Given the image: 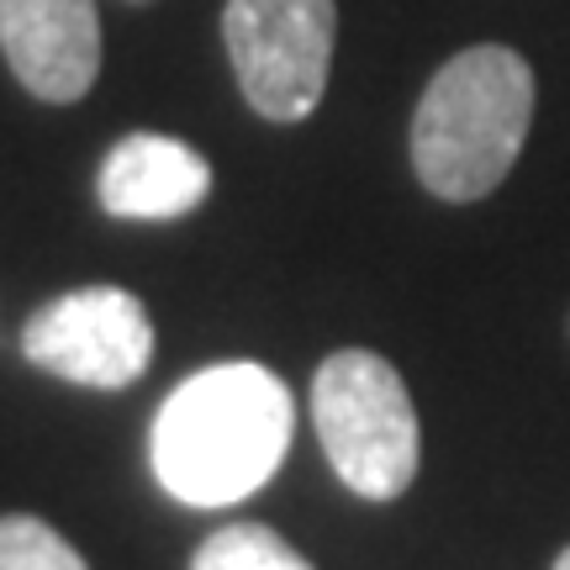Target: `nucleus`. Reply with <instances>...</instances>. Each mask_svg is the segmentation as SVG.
Listing matches in <instances>:
<instances>
[{
    "label": "nucleus",
    "mask_w": 570,
    "mask_h": 570,
    "mask_svg": "<svg viewBox=\"0 0 570 570\" xmlns=\"http://www.w3.org/2000/svg\"><path fill=\"white\" fill-rule=\"evenodd\" d=\"M190 570H312V560L265 523H227L196 550Z\"/></svg>",
    "instance_id": "6e6552de"
},
{
    "label": "nucleus",
    "mask_w": 570,
    "mask_h": 570,
    "mask_svg": "<svg viewBox=\"0 0 570 570\" xmlns=\"http://www.w3.org/2000/svg\"><path fill=\"white\" fill-rule=\"evenodd\" d=\"M21 354L69 386L122 391L154 360V323L122 285H85L32 312Z\"/></svg>",
    "instance_id": "39448f33"
},
{
    "label": "nucleus",
    "mask_w": 570,
    "mask_h": 570,
    "mask_svg": "<svg viewBox=\"0 0 570 570\" xmlns=\"http://www.w3.org/2000/svg\"><path fill=\"white\" fill-rule=\"evenodd\" d=\"M0 48L38 101H80L101 75L96 0H0Z\"/></svg>",
    "instance_id": "423d86ee"
},
{
    "label": "nucleus",
    "mask_w": 570,
    "mask_h": 570,
    "mask_svg": "<svg viewBox=\"0 0 570 570\" xmlns=\"http://www.w3.org/2000/svg\"><path fill=\"white\" fill-rule=\"evenodd\" d=\"M212 190V164L180 138L164 132H127L101 159L96 196L111 217L127 223H169L196 212Z\"/></svg>",
    "instance_id": "0eeeda50"
},
{
    "label": "nucleus",
    "mask_w": 570,
    "mask_h": 570,
    "mask_svg": "<svg viewBox=\"0 0 570 570\" xmlns=\"http://www.w3.org/2000/svg\"><path fill=\"white\" fill-rule=\"evenodd\" d=\"M312 423L323 439L327 465L338 470L354 497L391 502L417 475V412H412L407 381L370 348H338L327 354L312 381Z\"/></svg>",
    "instance_id": "7ed1b4c3"
},
{
    "label": "nucleus",
    "mask_w": 570,
    "mask_h": 570,
    "mask_svg": "<svg viewBox=\"0 0 570 570\" xmlns=\"http://www.w3.org/2000/svg\"><path fill=\"white\" fill-rule=\"evenodd\" d=\"M533 122V69L475 42L428 80L412 117V169L439 202H481L508 180Z\"/></svg>",
    "instance_id": "f03ea898"
},
{
    "label": "nucleus",
    "mask_w": 570,
    "mask_h": 570,
    "mask_svg": "<svg viewBox=\"0 0 570 570\" xmlns=\"http://www.w3.org/2000/svg\"><path fill=\"white\" fill-rule=\"evenodd\" d=\"M0 570H90L80 550L48 529L32 512H6L0 518Z\"/></svg>",
    "instance_id": "1a4fd4ad"
},
{
    "label": "nucleus",
    "mask_w": 570,
    "mask_h": 570,
    "mask_svg": "<svg viewBox=\"0 0 570 570\" xmlns=\"http://www.w3.org/2000/svg\"><path fill=\"white\" fill-rule=\"evenodd\" d=\"M554 570H570V550H560V554H554Z\"/></svg>",
    "instance_id": "9d476101"
},
{
    "label": "nucleus",
    "mask_w": 570,
    "mask_h": 570,
    "mask_svg": "<svg viewBox=\"0 0 570 570\" xmlns=\"http://www.w3.org/2000/svg\"><path fill=\"white\" fill-rule=\"evenodd\" d=\"M296 407L265 365H212L169 391L154 417V475L185 508H233L265 487L291 449Z\"/></svg>",
    "instance_id": "f257e3e1"
},
{
    "label": "nucleus",
    "mask_w": 570,
    "mask_h": 570,
    "mask_svg": "<svg viewBox=\"0 0 570 570\" xmlns=\"http://www.w3.org/2000/svg\"><path fill=\"white\" fill-rule=\"evenodd\" d=\"M223 38L248 106L265 122H302L317 111L327 90L338 6L333 0H227Z\"/></svg>",
    "instance_id": "20e7f679"
}]
</instances>
